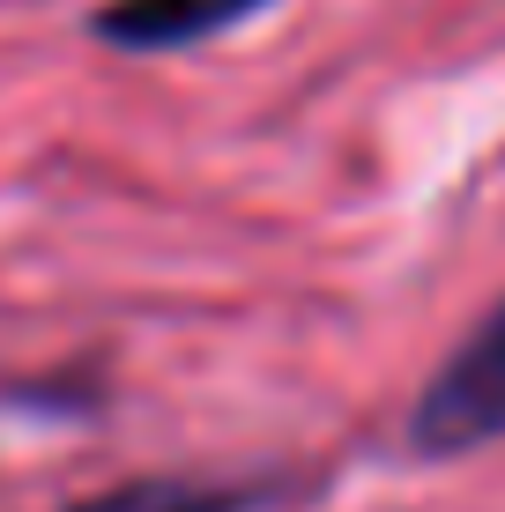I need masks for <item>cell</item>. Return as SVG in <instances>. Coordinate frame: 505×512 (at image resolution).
Here are the masks:
<instances>
[{
  "mask_svg": "<svg viewBox=\"0 0 505 512\" xmlns=\"http://www.w3.org/2000/svg\"><path fill=\"white\" fill-rule=\"evenodd\" d=\"M498 431H505V305L424 379V394L409 409V446L446 461V453L491 446Z\"/></svg>",
  "mask_w": 505,
  "mask_h": 512,
  "instance_id": "1",
  "label": "cell"
},
{
  "mask_svg": "<svg viewBox=\"0 0 505 512\" xmlns=\"http://www.w3.org/2000/svg\"><path fill=\"white\" fill-rule=\"evenodd\" d=\"M268 0H104L90 15V30L119 52H171V45H201L216 30L260 15Z\"/></svg>",
  "mask_w": 505,
  "mask_h": 512,
  "instance_id": "2",
  "label": "cell"
},
{
  "mask_svg": "<svg viewBox=\"0 0 505 512\" xmlns=\"http://www.w3.org/2000/svg\"><path fill=\"white\" fill-rule=\"evenodd\" d=\"M275 483H216V475H134L67 512H260Z\"/></svg>",
  "mask_w": 505,
  "mask_h": 512,
  "instance_id": "3",
  "label": "cell"
}]
</instances>
